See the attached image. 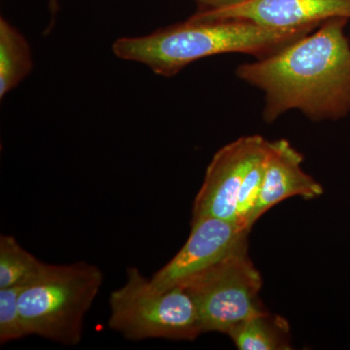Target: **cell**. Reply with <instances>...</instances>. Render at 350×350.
I'll use <instances>...</instances> for the list:
<instances>
[{"label":"cell","mask_w":350,"mask_h":350,"mask_svg":"<svg viewBox=\"0 0 350 350\" xmlns=\"http://www.w3.org/2000/svg\"><path fill=\"white\" fill-rule=\"evenodd\" d=\"M349 21L327 20L271 56L238 66L239 79L264 93L267 123L290 110H299L315 122L349 114Z\"/></svg>","instance_id":"obj_1"},{"label":"cell","mask_w":350,"mask_h":350,"mask_svg":"<svg viewBox=\"0 0 350 350\" xmlns=\"http://www.w3.org/2000/svg\"><path fill=\"white\" fill-rule=\"evenodd\" d=\"M315 29H273L243 20L188 19L148 36L117 39L112 50L119 59L144 64L156 75L172 77L198 59L216 55L271 56Z\"/></svg>","instance_id":"obj_2"},{"label":"cell","mask_w":350,"mask_h":350,"mask_svg":"<svg viewBox=\"0 0 350 350\" xmlns=\"http://www.w3.org/2000/svg\"><path fill=\"white\" fill-rule=\"evenodd\" d=\"M103 282L100 269L90 262L48 264L34 282L21 290L20 310L29 335L66 347L79 345L85 317Z\"/></svg>","instance_id":"obj_3"},{"label":"cell","mask_w":350,"mask_h":350,"mask_svg":"<svg viewBox=\"0 0 350 350\" xmlns=\"http://www.w3.org/2000/svg\"><path fill=\"white\" fill-rule=\"evenodd\" d=\"M109 305L108 326L126 340H193L202 334L197 306L183 287L158 289L135 267L111 292Z\"/></svg>","instance_id":"obj_4"},{"label":"cell","mask_w":350,"mask_h":350,"mask_svg":"<svg viewBox=\"0 0 350 350\" xmlns=\"http://www.w3.org/2000/svg\"><path fill=\"white\" fill-rule=\"evenodd\" d=\"M262 286L246 241L181 287L197 306L202 333L227 334L239 322L266 312L259 299Z\"/></svg>","instance_id":"obj_5"},{"label":"cell","mask_w":350,"mask_h":350,"mask_svg":"<svg viewBox=\"0 0 350 350\" xmlns=\"http://www.w3.org/2000/svg\"><path fill=\"white\" fill-rule=\"evenodd\" d=\"M268 144L261 135H248L216 152L196 196L191 222L211 217L236 224L239 189L251 165Z\"/></svg>","instance_id":"obj_6"},{"label":"cell","mask_w":350,"mask_h":350,"mask_svg":"<svg viewBox=\"0 0 350 350\" xmlns=\"http://www.w3.org/2000/svg\"><path fill=\"white\" fill-rule=\"evenodd\" d=\"M248 234L250 231L222 219L207 217L191 222L187 241L152 276V284L162 290L183 286L247 241Z\"/></svg>","instance_id":"obj_7"},{"label":"cell","mask_w":350,"mask_h":350,"mask_svg":"<svg viewBox=\"0 0 350 350\" xmlns=\"http://www.w3.org/2000/svg\"><path fill=\"white\" fill-rule=\"evenodd\" d=\"M333 18L350 21V0H247L224 9L199 11L193 21L243 20L273 29L317 27Z\"/></svg>","instance_id":"obj_8"},{"label":"cell","mask_w":350,"mask_h":350,"mask_svg":"<svg viewBox=\"0 0 350 350\" xmlns=\"http://www.w3.org/2000/svg\"><path fill=\"white\" fill-rule=\"evenodd\" d=\"M304 157L286 139L271 142L261 194L251 226L276 204L292 197L313 200L323 194L319 182L304 172Z\"/></svg>","instance_id":"obj_9"},{"label":"cell","mask_w":350,"mask_h":350,"mask_svg":"<svg viewBox=\"0 0 350 350\" xmlns=\"http://www.w3.org/2000/svg\"><path fill=\"white\" fill-rule=\"evenodd\" d=\"M227 335L239 350L292 349L287 320L267 310L239 322Z\"/></svg>","instance_id":"obj_10"},{"label":"cell","mask_w":350,"mask_h":350,"mask_svg":"<svg viewBox=\"0 0 350 350\" xmlns=\"http://www.w3.org/2000/svg\"><path fill=\"white\" fill-rule=\"evenodd\" d=\"M33 68L31 46L6 19H0V98L17 88Z\"/></svg>","instance_id":"obj_11"},{"label":"cell","mask_w":350,"mask_h":350,"mask_svg":"<svg viewBox=\"0 0 350 350\" xmlns=\"http://www.w3.org/2000/svg\"><path fill=\"white\" fill-rule=\"evenodd\" d=\"M47 265L25 250L15 237H0V289L27 286L43 273Z\"/></svg>","instance_id":"obj_12"},{"label":"cell","mask_w":350,"mask_h":350,"mask_svg":"<svg viewBox=\"0 0 350 350\" xmlns=\"http://www.w3.org/2000/svg\"><path fill=\"white\" fill-rule=\"evenodd\" d=\"M269 147H271V142H269L267 148L251 165L239 189L238 202H237L236 224L246 231L250 232L252 229L251 217L261 194Z\"/></svg>","instance_id":"obj_13"},{"label":"cell","mask_w":350,"mask_h":350,"mask_svg":"<svg viewBox=\"0 0 350 350\" xmlns=\"http://www.w3.org/2000/svg\"><path fill=\"white\" fill-rule=\"evenodd\" d=\"M23 287L0 289V344L22 340L29 335L19 305Z\"/></svg>","instance_id":"obj_14"},{"label":"cell","mask_w":350,"mask_h":350,"mask_svg":"<svg viewBox=\"0 0 350 350\" xmlns=\"http://www.w3.org/2000/svg\"><path fill=\"white\" fill-rule=\"evenodd\" d=\"M194 1L199 4V11H204L228 8V7L238 5L247 0H194Z\"/></svg>","instance_id":"obj_15"},{"label":"cell","mask_w":350,"mask_h":350,"mask_svg":"<svg viewBox=\"0 0 350 350\" xmlns=\"http://www.w3.org/2000/svg\"><path fill=\"white\" fill-rule=\"evenodd\" d=\"M59 9V0H49V10L53 20H54L55 15H56Z\"/></svg>","instance_id":"obj_16"}]
</instances>
